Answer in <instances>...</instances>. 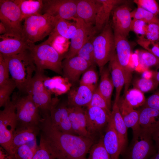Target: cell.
Masks as SVG:
<instances>
[{"label":"cell","mask_w":159,"mask_h":159,"mask_svg":"<svg viewBox=\"0 0 159 159\" xmlns=\"http://www.w3.org/2000/svg\"><path fill=\"white\" fill-rule=\"evenodd\" d=\"M42 117L39 125L41 134L56 159H86L87 154L95 143L93 140L58 130L52 125L49 115Z\"/></svg>","instance_id":"cell-1"},{"label":"cell","mask_w":159,"mask_h":159,"mask_svg":"<svg viewBox=\"0 0 159 159\" xmlns=\"http://www.w3.org/2000/svg\"><path fill=\"white\" fill-rule=\"evenodd\" d=\"M3 56L11 78L15 82L19 92L27 94L34 75L33 74L36 71V66L29 51L28 49L16 55Z\"/></svg>","instance_id":"cell-2"},{"label":"cell","mask_w":159,"mask_h":159,"mask_svg":"<svg viewBox=\"0 0 159 159\" xmlns=\"http://www.w3.org/2000/svg\"><path fill=\"white\" fill-rule=\"evenodd\" d=\"M28 49L36 66V71L44 72L48 69L62 75L64 54L59 53L46 40L38 45L29 44Z\"/></svg>","instance_id":"cell-3"},{"label":"cell","mask_w":159,"mask_h":159,"mask_svg":"<svg viewBox=\"0 0 159 159\" xmlns=\"http://www.w3.org/2000/svg\"><path fill=\"white\" fill-rule=\"evenodd\" d=\"M60 18L47 14L29 16L24 19L22 38L28 45L49 35Z\"/></svg>","instance_id":"cell-4"},{"label":"cell","mask_w":159,"mask_h":159,"mask_svg":"<svg viewBox=\"0 0 159 159\" xmlns=\"http://www.w3.org/2000/svg\"><path fill=\"white\" fill-rule=\"evenodd\" d=\"M20 93L14 92L11 100L16 108L17 126L39 127L42 117L32 96Z\"/></svg>","instance_id":"cell-5"},{"label":"cell","mask_w":159,"mask_h":159,"mask_svg":"<svg viewBox=\"0 0 159 159\" xmlns=\"http://www.w3.org/2000/svg\"><path fill=\"white\" fill-rule=\"evenodd\" d=\"M93 44L96 64L100 72L116 53L114 34L111 24L109 23L93 37Z\"/></svg>","instance_id":"cell-6"},{"label":"cell","mask_w":159,"mask_h":159,"mask_svg":"<svg viewBox=\"0 0 159 159\" xmlns=\"http://www.w3.org/2000/svg\"><path fill=\"white\" fill-rule=\"evenodd\" d=\"M17 125L16 108L10 100L0 111V144L12 159L14 158L11 151V144Z\"/></svg>","instance_id":"cell-7"},{"label":"cell","mask_w":159,"mask_h":159,"mask_svg":"<svg viewBox=\"0 0 159 159\" xmlns=\"http://www.w3.org/2000/svg\"><path fill=\"white\" fill-rule=\"evenodd\" d=\"M0 20L6 29V34L22 38L21 13L13 0H0Z\"/></svg>","instance_id":"cell-8"},{"label":"cell","mask_w":159,"mask_h":159,"mask_svg":"<svg viewBox=\"0 0 159 159\" xmlns=\"http://www.w3.org/2000/svg\"><path fill=\"white\" fill-rule=\"evenodd\" d=\"M133 132L132 143L124 159H148L156 153L151 132L141 127Z\"/></svg>","instance_id":"cell-9"},{"label":"cell","mask_w":159,"mask_h":159,"mask_svg":"<svg viewBox=\"0 0 159 159\" xmlns=\"http://www.w3.org/2000/svg\"><path fill=\"white\" fill-rule=\"evenodd\" d=\"M44 73L36 72L32 78L27 94L30 95L38 108L42 117L49 115L52 98L45 88Z\"/></svg>","instance_id":"cell-10"},{"label":"cell","mask_w":159,"mask_h":159,"mask_svg":"<svg viewBox=\"0 0 159 159\" xmlns=\"http://www.w3.org/2000/svg\"><path fill=\"white\" fill-rule=\"evenodd\" d=\"M114 34L117 59L123 70L125 77V94L128 90L134 68L131 64V48L127 37L116 34L114 33Z\"/></svg>","instance_id":"cell-11"},{"label":"cell","mask_w":159,"mask_h":159,"mask_svg":"<svg viewBox=\"0 0 159 159\" xmlns=\"http://www.w3.org/2000/svg\"><path fill=\"white\" fill-rule=\"evenodd\" d=\"M85 109L86 127L88 133L95 142V138L105 129L111 113L96 107L88 106Z\"/></svg>","instance_id":"cell-12"},{"label":"cell","mask_w":159,"mask_h":159,"mask_svg":"<svg viewBox=\"0 0 159 159\" xmlns=\"http://www.w3.org/2000/svg\"><path fill=\"white\" fill-rule=\"evenodd\" d=\"M72 20L76 23L77 28L75 33L71 39L70 45L67 52L64 55V58H68L77 55L82 46L97 33L94 26L86 24L81 19L77 17Z\"/></svg>","instance_id":"cell-13"},{"label":"cell","mask_w":159,"mask_h":159,"mask_svg":"<svg viewBox=\"0 0 159 159\" xmlns=\"http://www.w3.org/2000/svg\"><path fill=\"white\" fill-rule=\"evenodd\" d=\"M77 0H43L42 13L68 20L77 18Z\"/></svg>","instance_id":"cell-14"},{"label":"cell","mask_w":159,"mask_h":159,"mask_svg":"<svg viewBox=\"0 0 159 159\" xmlns=\"http://www.w3.org/2000/svg\"><path fill=\"white\" fill-rule=\"evenodd\" d=\"M67 103L60 102L57 97L52 98L49 117L54 126L62 132L75 135L72 128Z\"/></svg>","instance_id":"cell-15"},{"label":"cell","mask_w":159,"mask_h":159,"mask_svg":"<svg viewBox=\"0 0 159 159\" xmlns=\"http://www.w3.org/2000/svg\"><path fill=\"white\" fill-rule=\"evenodd\" d=\"M131 9L127 4H121L116 6L113 10L111 24L114 34L126 37L131 31L132 21Z\"/></svg>","instance_id":"cell-16"},{"label":"cell","mask_w":159,"mask_h":159,"mask_svg":"<svg viewBox=\"0 0 159 159\" xmlns=\"http://www.w3.org/2000/svg\"><path fill=\"white\" fill-rule=\"evenodd\" d=\"M92 65L90 63L77 55L65 58L62 62L63 77L67 79L72 84L74 83Z\"/></svg>","instance_id":"cell-17"},{"label":"cell","mask_w":159,"mask_h":159,"mask_svg":"<svg viewBox=\"0 0 159 159\" xmlns=\"http://www.w3.org/2000/svg\"><path fill=\"white\" fill-rule=\"evenodd\" d=\"M97 8L94 27L99 33L109 24L110 14L117 6L125 3L121 0H97Z\"/></svg>","instance_id":"cell-18"},{"label":"cell","mask_w":159,"mask_h":159,"mask_svg":"<svg viewBox=\"0 0 159 159\" xmlns=\"http://www.w3.org/2000/svg\"><path fill=\"white\" fill-rule=\"evenodd\" d=\"M97 87L80 85L69 91L67 104L68 106L83 107H87L91 100Z\"/></svg>","instance_id":"cell-19"},{"label":"cell","mask_w":159,"mask_h":159,"mask_svg":"<svg viewBox=\"0 0 159 159\" xmlns=\"http://www.w3.org/2000/svg\"><path fill=\"white\" fill-rule=\"evenodd\" d=\"M102 136L104 145L111 159H119L121 154L118 135L115 129L113 119L110 115L109 121Z\"/></svg>","instance_id":"cell-20"},{"label":"cell","mask_w":159,"mask_h":159,"mask_svg":"<svg viewBox=\"0 0 159 159\" xmlns=\"http://www.w3.org/2000/svg\"><path fill=\"white\" fill-rule=\"evenodd\" d=\"M0 53L9 56L20 54L28 49V44L21 38L6 34L0 35Z\"/></svg>","instance_id":"cell-21"},{"label":"cell","mask_w":159,"mask_h":159,"mask_svg":"<svg viewBox=\"0 0 159 159\" xmlns=\"http://www.w3.org/2000/svg\"><path fill=\"white\" fill-rule=\"evenodd\" d=\"M40 130L39 126L16 127L13 134L11 144V151L14 158L16 150L21 145L36 140Z\"/></svg>","instance_id":"cell-22"},{"label":"cell","mask_w":159,"mask_h":159,"mask_svg":"<svg viewBox=\"0 0 159 159\" xmlns=\"http://www.w3.org/2000/svg\"><path fill=\"white\" fill-rule=\"evenodd\" d=\"M68 110L72 128L74 134L92 139L87 129L85 109L81 107L68 106Z\"/></svg>","instance_id":"cell-23"},{"label":"cell","mask_w":159,"mask_h":159,"mask_svg":"<svg viewBox=\"0 0 159 159\" xmlns=\"http://www.w3.org/2000/svg\"><path fill=\"white\" fill-rule=\"evenodd\" d=\"M97 8V0H77V17L87 24L94 26Z\"/></svg>","instance_id":"cell-24"},{"label":"cell","mask_w":159,"mask_h":159,"mask_svg":"<svg viewBox=\"0 0 159 159\" xmlns=\"http://www.w3.org/2000/svg\"><path fill=\"white\" fill-rule=\"evenodd\" d=\"M46 90L56 96L64 94L71 89L72 84L66 78L60 76L51 77L45 76L43 80Z\"/></svg>","instance_id":"cell-25"},{"label":"cell","mask_w":159,"mask_h":159,"mask_svg":"<svg viewBox=\"0 0 159 159\" xmlns=\"http://www.w3.org/2000/svg\"><path fill=\"white\" fill-rule=\"evenodd\" d=\"M111 115L114 120L115 127L119 138L121 154H122L125 151L127 143V128L120 111L118 102H114Z\"/></svg>","instance_id":"cell-26"},{"label":"cell","mask_w":159,"mask_h":159,"mask_svg":"<svg viewBox=\"0 0 159 159\" xmlns=\"http://www.w3.org/2000/svg\"><path fill=\"white\" fill-rule=\"evenodd\" d=\"M109 62V70L111 73L112 80L116 90L115 101L118 102L122 89L125 84V76L117 61L116 53Z\"/></svg>","instance_id":"cell-27"},{"label":"cell","mask_w":159,"mask_h":159,"mask_svg":"<svg viewBox=\"0 0 159 159\" xmlns=\"http://www.w3.org/2000/svg\"><path fill=\"white\" fill-rule=\"evenodd\" d=\"M60 18L57 22L53 31L49 35L47 41L50 44L58 36L66 39H71L74 35L77 28L76 21Z\"/></svg>","instance_id":"cell-28"},{"label":"cell","mask_w":159,"mask_h":159,"mask_svg":"<svg viewBox=\"0 0 159 159\" xmlns=\"http://www.w3.org/2000/svg\"><path fill=\"white\" fill-rule=\"evenodd\" d=\"M120 111L127 128H130L133 132L139 130V112L130 107L120 98L118 102Z\"/></svg>","instance_id":"cell-29"},{"label":"cell","mask_w":159,"mask_h":159,"mask_svg":"<svg viewBox=\"0 0 159 159\" xmlns=\"http://www.w3.org/2000/svg\"><path fill=\"white\" fill-rule=\"evenodd\" d=\"M139 111L140 127L152 133L159 126V111L146 107H143Z\"/></svg>","instance_id":"cell-30"},{"label":"cell","mask_w":159,"mask_h":159,"mask_svg":"<svg viewBox=\"0 0 159 159\" xmlns=\"http://www.w3.org/2000/svg\"><path fill=\"white\" fill-rule=\"evenodd\" d=\"M18 6L22 20L30 16L42 14L43 0H13Z\"/></svg>","instance_id":"cell-31"},{"label":"cell","mask_w":159,"mask_h":159,"mask_svg":"<svg viewBox=\"0 0 159 159\" xmlns=\"http://www.w3.org/2000/svg\"><path fill=\"white\" fill-rule=\"evenodd\" d=\"M101 77L98 90L106 100L109 109H111V99L114 87L109 69L104 67L100 72Z\"/></svg>","instance_id":"cell-32"},{"label":"cell","mask_w":159,"mask_h":159,"mask_svg":"<svg viewBox=\"0 0 159 159\" xmlns=\"http://www.w3.org/2000/svg\"><path fill=\"white\" fill-rule=\"evenodd\" d=\"M122 99L128 105L135 109L143 106L145 99L143 92L136 88L128 90Z\"/></svg>","instance_id":"cell-33"},{"label":"cell","mask_w":159,"mask_h":159,"mask_svg":"<svg viewBox=\"0 0 159 159\" xmlns=\"http://www.w3.org/2000/svg\"><path fill=\"white\" fill-rule=\"evenodd\" d=\"M38 146L35 140L18 147L14 153V159H33Z\"/></svg>","instance_id":"cell-34"},{"label":"cell","mask_w":159,"mask_h":159,"mask_svg":"<svg viewBox=\"0 0 159 159\" xmlns=\"http://www.w3.org/2000/svg\"><path fill=\"white\" fill-rule=\"evenodd\" d=\"M88 153L89 156L86 159H111L104 145L102 136L92 145Z\"/></svg>","instance_id":"cell-35"},{"label":"cell","mask_w":159,"mask_h":159,"mask_svg":"<svg viewBox=\"0 0 159 159\" xmlns=\"http://www.w3.org/2000/svg\"><path fill=\"white\" fill-rule=\"evenodd\" d=\"M136 53L139 65L145 68L159 64V58L146 50L138 51Z\"/></svg>","instance_id":"cell-36"},{"label":"cell","mask_w":159,"mask_h":159,"mask_svg":"<svg viewBox=\"0 0 159 159\" xmlns=\"http://www.w3.org/2000/svg\"><path fill=\"white\" fill-rule=\"evenodd\" d=\"M131 16L133 19L142 20L148 24H159V18L157 16L140 7L138 6L131 11Z\"/></svg>","instance_id":"cell-37"},{"label":"cell","mask_w":159,"mask_h":159,"mask_svg":"<svg viewBox=\"0 0 159 159\" xmlns=\"http://www.w3.org/2000/svg\"><path fill=\"white\" fill-rule=\"evenodd\" d=\"M33 159H56L47 141L41 134L39 144Z\"/></svg>","instance_id":"cell-38"},{"label":"cell","mask_w":159,"mask_h":159,"mask_svg":"<svg viewBox=\"0 0 159 159\" xmlns=\"http://www.w3.org/2000/svg\"><path fill=\"white\" fill-rule=\"evenodd\" d=\"M93 37L85 43L79 50L77 55L84 59L92 65H95L96 64L93 44Z\"/></svg>","instance_id":"cell-39"},{"label":"cell","mask_w":159,"mask_h":159,"mask_svg":"<svg viewBox=\"0 0 159 159\" xmlns=\"http://www.w3.org/2000/svg\"><path fill=\"white\" fill-rule=\"evenodd\" d=\"M16 88V84L12 78L8 82L0 86V107H4L11 100L10 96Z\"/></svg>","instance_id":"cell-40"},{"label":"cell","mask_w":159,"mask_h":159,"mask_svg":"<svg viewBox=\"0 0 159 159\" xmlns=\"http://www.w3.org/2000/svg\"><path fill=\"white\" fill-rule=\"evenodd\" d=\"M95 66H91L83 73L80 81V85L97 87L98 76Z\"/></svg>","instance_id":"cell-41"},{"label":"cell","mask_w":159,"mask_h":159,"mask_svg":"<svg viewBox=\"0 0 159 159\" xmlns=\"http://www.w3.org/2000/svg\"><path fill=\"white\" fill-rule=\"evenodd\" d=\"M159 83L152 78H142L136 80L133 83L134 88L142 92H146L156 87Z\"/></svg>","instance_id":"cell-42"},{"label":"cell","mask_w":159,"mask_h":159,"mask_svg":"<svg viewBox=\"0 0 159 159\" xmlns=\"http://www.w3.org/2000/svg\"><path fill=\"white\" fill-rule=\"evenodd\" d=\"M88 106L99 107L111 113V111L109 108L106 100L99 92L97 88L93 93L91 101Z\"/></svg>","instance_id":"cell-43"},{"label":"cell","mask_w":159,"mask_h":159,"mask_svg":"<svg viewBox=\"0 0 159 159\" xmlns=\"http://www.w3.org/2000/svg\"><path fill=\"white\" fill-rule=\"evenodd\" d=\"M138 6L141 7L157 16L159 14V6L155 0H135Z\"/></svg>","instance_id":"cell-44"},{"label":"cell","mask_w":159,"mask_h":159,"mask_svg":"<svg viewBox=\"0 0 159 159\" xmlns=\"http://www.w3.org/2000/svg\"><path fill=\"white\" fill-rule=\"evenodd\" d=\"M140 39L152 42L159 41V24H148L145 34L142 38Z\"/></svg>","instance_id":"cell-45"},{"label":"cell","mask_w":159,"mask_h":159,"mask_svg":"<svg viewBox=\"0 0 159 159\" xmlns=\"http://www.w3.org/2000/svg\"><path fill=\"white\" fill-rule=\"evenodd\" d=\"M137 42L146 50L159 58V41L152 42L138 39Z\"/></svg>","instance_id":"cell-46"},{"label":"cell","mask_w":159,"mask_h":159,"mask_svg":"<svg viewBox=\"0 0 159 159\" xmlns=\"http://www.w3.org/2000/svg\"><path fill=\"white\" fill-rule=\"evenodd\" d=\"M147 24V23L142 20L132 19L131 31L133 32L139 39H141L145 34Z\"/></svg>","instance_id":"cell-47"},{"label":"cell","mask_w":159,"mask_h":159,"mask_svg":"<svg viewBox=\"0 0 159 159\" xmlns=\"http://www.w3.org/2000/svg\"><path fill=\"white\" fill-rule=\"evenodd\" d=\"M7 64L3 55L0 53V86L8 82L10 79Z\"/></svg>","instance_id":"cell-48"},{"label":"cell","mask_w":159,"mask_h":159,"mask_svg":"<svg viewBox=\"0 0 159 159\" xmlns=\"http://www.w3.org/2000/svg\"><path fill=\"white\" fill-rule=\"evenodd\" d=\"M143 107H149L159 111V91L152 95L145 100Z\"/></svg>","instance_id":"cell-49"},{"label":"cell","mask_w":159,"mask_h":159,"mask_svg":"<svg viewBox=\"0 0 159 159\" xmlns=\"http://www.w3.org/2000/svg\"><path fill=\"white\" fill-rule=\"evenodd\" d=\"M152 138L155 144L158 152H159V126L155 129L152 133Z\"/></svg>","instance_id":"cell-50"},{"label":"cell","mask_w":159,"mask_h":159,"mask_svg":"<svg viewBox=\"0 0 159 159\" xmlns=\"http://www.w3.org/2000/svg\"><path fill=\"white\" fill-rule=\"evenodd\" d=\"M152 72V78L156 82L159 83V70Z\"/></svg>","instance_id":"cell-51"},{"label":"cell","mask_w":159,"mask_h":159,"mask_svg":"<svg viewBox=\"0 0 159 159\" xmlns=\"http://www.w3.org/2000/svg\"><path fill=\"white\" fill-rule=\"evenodd\" d=\"M6 33V29L3 24V23L0 22V34H5Z\"/></svg>","instance_id":"cell-52"},{"label":"cell","mask_w":159,"mask_h":159,"mask_svg":"<svg viewBox=\"0 0 159 159\" xmlns=\"http://www.w3.org/2000/svg\"><path fill=\"white\" fill-rule=\"evenodd\" d=\"M150 159H159V152L155 153L151 157Z\"/></svg>","instance_id":"cell-53"}]
</instances>
